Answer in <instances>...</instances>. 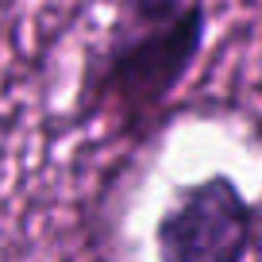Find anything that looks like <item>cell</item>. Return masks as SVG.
Wrapping results in <instances>:
<instances>
[{"label":"cell","mask_w":262,"mask_h":262,"mask_svg":"<svg viewBox=\"0 0 262 262\" xmlns=\"http://www.w3.org/2000/svg\"><path fill=\"white\" fill-rule=\"evenodd\" d=\"M258 239V208L228 173L181 185L155 228L158 262H247Z\"/></svg>","instance_id":"obj_2"},{"label":"cell","mask_w":262,"mask_h":262,"mask_svg":"<svg viewBox=\"0 0 262 262\" xmlns=\"http://www.w3.org/2000/svg\"><path fill=\"white\" fill-rule=\"evenodd\" d=\"M116 19L123 27H166L189 12L205 8V0H112Z\"/></svg>","instance_id":"obj_3"},{"label":"cell","mask_w":262,"mask_h":262,"mask_svg":"<svg viewBox=\"0 0 262 262\" xmlns=\"http://www.w3.org/2000/svg\"><path fill=\"white\" fill-rule=\"evenodd\" d=\"M208 12L196 8L166 27L112 24L85 62L77 112L81 120H112L116 135L147 139L170 97L205 47Z\"/></svg>","instance_id":"obj_1"}]
</instances>
